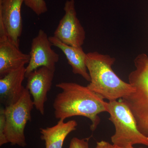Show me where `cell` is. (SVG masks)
<instances>
[{"label":"cell","mask_w":148,"mask_h":148,"mask_svg":"<svg viewBox=\"0 0 148 148\" xmlns=\"http://www.w3.org/2000/svg\"><path fill=\"white\" fill-rule=\"evenodd\" d=\"M64 10L65 14L53 36L67 45L81 47L85 40L86 32L77 17L75 0L66 1Z\"/></svg>","instance_id":"8992f818"},{"label":"cell","mask_w":148,"mask_h":148,"mask_svg":"<svg viewBox=\"0 0 148 148\" xmlns=\"http://www.w3.org/2000/svg\"><path fill=\"white\" fill-rule=\"evenodd\" d=\"M49 37L42 29L32 40L30 60L26 67V77L31 72L40 67H45L56 70V65L59 59V55L52 49Z\"/></svg>","instance_id":"52a82bcc"},{"label":"cell","mask_w":148,"mask_h":148,"mask_svg":"<svg viewBox=\"0 0 148 148\" xmlns=\"http://www.w3.org/2000/svg\"><path fill=\"white\" fill-rule=\"evenodd\" d=\"M24 3L38 16L45 13L48 11L45 0H24Z\"/></svg>","instance_id":"5bb4252c"},{"label":"cell","mask_w":148,"mask_h":148,"mask_svg":"<svg viewBox=\"0 0 148 148\" xmlns=\"http://www.w3.org/2000/svg\"><path fill=\"white\" fill-rule=\"evenodd\" d=\"M30 60V54L21 52L8 40L0 42V78L25 67Z\"/></svg>","instance_id":"8fae6325"},{"label":"cell","mask_w":148,"mask_h":148,"mask_svg":"<svg viewBox=\"0 0 148 148\" xmlns=\"http://www.w3.org/2000/svg\"><path fill=\"white\" fill-rule=\"evenodd\" d=\"M77 125L74 120L65 122L60 119L53 126L40 128L41 139L45 141V148H62L66 137L76 129Z\"/></svg>","instance_id":"4fadbf2b"},{"label":"cell","mask_w":148,"mask_h":148,"mask_svg":"<svg viewBox=\"0 0 148 148\" xmlns=\"http://www.w3.org/2000/svg\"><path fill=\"white\" fill-rule=\"evenodd\" d=\"M6 126V117L5 108H0V146H2L8 143L5 135Z\"/></svg>","instance_id":"9a60e30c"},{"label":"cell","mask_w":148,"mask_h":148,"mask_svg":"<svg viewBox=\"0 0 148 148\" xmlns=\"http://www.w3.org/2000/svg\"><path fill=\"white\" fill-rule=\"evenodd\" d=\"M134 63L135 69L128 80L134 90L120 99L131 111L139 131L148 138V56L139 54Z\"/></svg>","instance_id":"3957f363"},{"label":"cell","mask_w":148,"mask_h":148,"mask_svg":"<svg viewBox=\"0 0 148 148\" xmlns=\"http://www.w3.org/2000/svg\"><path fill=\"white\" fill-rule=\"evenodd\" d=\"M23 3L24 0H0V18L3 21L9 40L18 48L23 29Z\"/></svg>","instance_id":"9c48e42d"},{"label":"cell","mask_w":148,"mask_h":148,"mask_svg":"<svg viewBox=\"0 0 148 148\" xmlns=\"http://www.w3.org/2000/svg\"><path fill=\"white\" fill-rule=\"evenodd\" d=\"M115 61L114 57L97 51L87 53L86 65L90 78L87 86L109 101L123 98L134 90L114 71L112 66Z\"/></svg>","instance_id":"7a4b0ae2"},{"label":"cell","mask_w":148,"mask_h":148,"mask_svg":"<svg viewBox=\"0 0 148 148\" xmlns=\"http://www.w3.org/2000/svg\"><path fill=\"white\" fill-rule=\"evenodd\" d=\"M95 148H116L113 145L110 144L105 141H101L97 142Z\"/></svg>","instance_id":"e0dca14e"},{"label":"cell","mask_w":148,"mask_h":148,"mask_svg":"<svg viewBox=\"0 0 148 148\" xmlns=\"http://www.w3.org/2000/svg\"><path fill=\"white\" fill-rule=\"evenodd\" d=\"M49 40L53 46L62 51L71 66L72 71L75 74L82 76L85 79L90 82V75L86 65L87 53H85L81 47H75L65 44L54 36L49 37Z\"/></svg>","instance_id":"7c38bea8"},{"label":"cell","mask_w":148,"mask_h":148,"mask_svg":"<svg viewBox=\"0 0 148 148\" xmlns=\"http://www.w3.org/2000/svg\"><path fill=\"white\" fill-rule=\"evenodd\" d=\"M108 112L110 115L109 119L115 128V132L111 138L114 146L126 148L141 144L148 147V138L139 131L135 118L121 99L109 101Z\"/></svg>","instance_id":"277c9868"},{"label":"cell","mask_w":148,"mask_h":148,"mask_svg":"<svg viewBox=\"0 0 148 148\" xmlns=\"http://www.w3.org/2000/svg\"><path fill=\"white\" fill-rule=\"evenodd\" d=\"M88 140L89 138L81 139L75 137L71 140L69 148H89Z\"/></svg>","instance_id":"2e32d148"},{"label":"cell","mask_w":148,"mask_h":148,"mask_svg":"<svg viewBox=\"0 0 148 148\" xmlns=\"http://www.w3.org/2000/svg\"><path fill=\"white\" fill-rule=\"evenodd\" d=\"M62 91L53 103L54 116L58 119L74 116H83L90 120V129L94 131L101 119L98 114L108 112V103L99 94L75 82H62L56 84Z\"/></svg>","instance_id":"6da1fadb"},{"label":"cell","mask_w":148,"mask_h":148,"mask_svg":"<svg viewBox=\"0 0 148 148\" xmlns=\"http://www.w3.org/2000/svg\"><path fill=\"white\" fill-rule=\"evenodd\" d=\"M34 107L31 94L25 88L21 98L16 103L5 107V135L8 143L12 145L22 147L27 146L24 131L27 123L32 120V112Z\"/></svg>","instance_id":"5b68a950"},{"label":"cell","mask_w":148,"mask_h":148,"mask_svg":"<svg viewBox=\"0 0 148 148\" xmlns=\"http://www.w3.org/2000/svg\"><path fill=\"white\" fill-rule=\"evenodd\" d=\"M26 73L23 67L0 78V102L5 107L15 104L21 98L25 88L22 83Z\"/></svg>","instance_id":"30bf717a"},{"label":"cell","mask_w":148,"mask_h":148,"mask_svg":"<svg viewBox=\"0 0 148 148\" xmlns=\"http://www.w3.org/2000/svg\"><path fill=\"white\" fill-rule=\"evenodd\" d=\"M55 70L41 67L29 73L27 78L26 88L33 98L34 106L43 115L47 94L52 86Z\"/></svg>","instance_id":"ba28073f"},{"label":"cell","mask_w":148,"mask_h":148,"mask_svg":"<svg viewBox=\"0 0 148 148\" xmlns=\"http://www.w3.org/2000/svg\"><path fill=\"white\" fill-rule=\"evenodd\" d=\"M116 148H120V147H115ZM126 148H135V147H133V146H130V147H128ZM138 148H143V147H140Z\"/></svg>","instance_id":"ac0fdd59"}]
</instances>
